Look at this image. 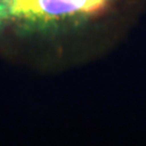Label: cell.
<instances>
[{"instance_id": "obj_1", "label": "cell", "mask_w": 146, "mask_h": 146, "mask_svg": "<svg viewBox=\"0 0 146 146\" xmlns=\"http://www.w3.org/2000/svg\"><path fill=\"white\" fill-rule=\"evenodd\" d=\"M145 13L146 0H0V53L68 72L113 52Z\"/></svg>"}]
</instances>
